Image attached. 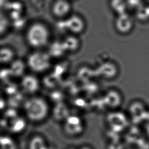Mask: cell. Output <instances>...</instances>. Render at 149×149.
Instances as JSON below:
<instances>
[{
	"label": "cell",
	"instance_id": "6da1fadb",
	"mask_svg": "<svg viewBox=\"0 0 149 149\" xmlns=\"http://www.w3.org/2000/svg\"><path fill=\"white\" fill-rule=\"evenodd\" d=\"M24 109L26 118L33 122L44 121L49 112V103L42 97H31L24 104Z\"/></svg>",
	"mask_w": 149,
	"mask_h": 149
},
{
	"label": "cell",
	"instance_id": "7a4b0ae2",
	"mask_svg": "<svg viewBox=\"0 0 149 149\" xmlns=\"http://www.w3.org/2000/svg\"><path fill=\"white\" fill-rule=\"evenodd\" d=\"M49 38L50 32L49 29L41 22L33 24L26 31V41L31 47L34 49H41L46 46Z\"/></svg>",
	"mask_w": 149,
	"mask_h": 149
},
{
	"label": "cell",
	"instance_id": "3957f363",
	"mask_svg": "<svg viewBox=\"0 0 149 149\" xmlns=\"http://www.w3.org/2000/svg\"><path fill=\"white\" fill-rule=\"evenodd\" d=\"M26 64L29 68L35 72H43L50 67L51 56L49 53L36 51L29 54L26 60Z\"/></svg>",
	"mask_w": 149,
	"mask_h": 149
},
{
	"label": "cell",
	"instance_id": "277c9868",
	"mask_svg": "<svg viewBox=\"0 0 149 149\" xmlns=\"http://www.w3.org/2000/svg\"><path fill=\"white\" fill-rule=\"evenodd\" d=\"M84 124L80 117L77 116H68L65 120L64 130L67 135L76 137L83 133Z\"/></svg>",
	"mask_w": 149,
	"mask_h": 149
},
{
	"label": "cell",
	"instance_id": "5b68a950",
	"mask_svg": "<svg viewBox=\"0 0 149 149\" xmlns=\"http://www.w3.org/2000/svg\"><path fill=\"white\" fill-rule=\"evenodd\" d=\"M64 27L74 34L83 32L85 28V22L83 18L77 15L69 16L64 22Z\"/></svg>",
	"mask_w": 149,
	"mask_h": 149
},
{
	"label": "cell",
	"instance_id": "8992f818",
	"mask_svg": "<svg viewBox=\"0 0 149 149\" xmlns=\"http://www.w3.org/2000/svg\"><path fill=\"white\" fill-rule=\"evenodd\" d=\"M20 83L22 90L29 94L36 93L40 88V83L38 79L33 75H24L22 77Z\"/></svg>",
	"mask_w": 149,
	"mask_h": 149
},
{
	"label": "cell",
	"instance_id": "52a82bcc",
	"mask_svg": "<svg viewBox=\"0 0 149 149\" xmlns=\"http://www.w3.org/2000/svg\"><path fill=\"white\" fill-rule=\"evenodd\" d=\"M71 6L68 0H56L52 7V11L55 16L63 18L68 15Z\"/></svg>",
	"mask_w": 149,
	"mask_h": 149
},
{
	"label": "cell",
	"instance_id": "ba28073f",
	"mask_svg": "<svg viewBox=\"0 0 149 149\" xmlns=\"http://www.w3.org/2000/svg\"><path fill=\"white\" fill-rule=\"evenodd\" d=\"M131 22L128 17L124 13L120 14L115 22V26L117 31L122 34H126L130 30Z\"/></svg>",
	"mask_w": 149,
	"mask_h": 149
},
{
	"label": "cell",
	"instance_id": "9c48e42d",
	"mask_svg": "<svg viewBox=\"0 0 149 149\" xmlns=\"http://www.w3.org/2000/svg\"><path fill=\"white\" fill-rule=\"evenodd\" d=\"M106 104L111 108H117L122 103V96L119 92L111 90L107 92L105 96Z\"/></svg>",
	"mask_w": 149,
	"mask_h": 149
},
{
	"label": "cell",
	"instance_id": "30bf717a",
	"mask_svg": "<svg viewBox=\"0 0 149 149\" xmlns=\"http://www.w3.org/2000/svg\"><path fill=\"white\" fill-rule=\"evenodd\" d=\"M62 43L65 52H74L79 49L80 44L79 39L74 36L67 37Z\"/></svg>",
	"mask_w": 149,
	"mask_h": 149
},
{
	"label": "cell",
	"instance_id": "8fae6325",
	"mask_svg": "<svg viewBox=\"0 0 149 149\" xmlns=\"http://www.w3.org/2000/svg\"><path fill=\"white\" fill-rule=\"evenodd\" d=\"M48 144L44 137L41 135H35L29 141L28 149H49Z\"/></svg>",
	"mask_w": 149,
	"mask_h": 149
},
{
	"label": "cell",
	"instance_id": "7c38bea8",
	"mask_svg": "<svg viewBox=\"0 0 149 149\" xmlns=\"http://www.w3.org/2000/svg\"><path fill=\"white\" fill-rule=\"evenodd\" d=\"M0 149H18L15 141L8 137L0 138Z\"/></svg>",
	"mask_w": 149,
	"mask_h": 149
},
{
	"label": "cell",
	"instance_id": "4fadbf2b",
	"mask_svg": "<svg viewBox=\"0 0 149 149\" xmlns=\"http://www.w3.org/2000/svg\"><path fill=\"white\" fill-rule=\"evenodd\" d=\"M26 127V121L24 119H18L14 124H12L10 129L13 133H21Z\"/></svg>",
	"mask_w": 149,
	"mask_h": 149
},
{
	"label": "cell",
	"instance_id": "5bb4252c",
	"mask_svg": "<svg viewBox=\"0 0 149 149\" xmlns=\"http://www.w3.org/2000/svg\"><path fill=\"white\" fill-rule=\"evenodd\" d=\"M9 20L4 14L0 13V35L3 34L8 30Z\"/></svg>",
	"mask_w": 149,
	"mask_h": 149
},
{
	"label": "cell",
	"instance_id": "9a60e30c",
	"mask_svg": "<svg viewBox=\"0 0 149 149\" xmlns=\"http://www.w3.org/2000/svg\"><path fill=\"white\" fill-rule=\"evenodd\" d=\"M111 8L115 12L120 14H123L124 9V3L122 0H111Z\"/></svg>",
	"mask_w": 149,
	"mask_h": 149
},
{
	"label": "cell",
	"instance_id": "2e32d148",
	"mask_svg": "<svg viewBox=\"0 0 149 149\" xmlns=\"http://www.w3.org/2000/svg\"><path fill=\"white\" fill-rule=\"evenodd\" d=\"M10 0H0V9L7 7Z\"/></svg>",
	"mask_w": 149,
	"mask_h": 149
},
{
	"label": "cell",
	"instance_id": "e0dca14e",
	"mask_svg": "<svg viewBox=\"0 0 149 149\" xmlns=\"http://www.w3.org/2000/svg\"><path fill=\"white\" fill-rule=\"evenodd\" d=\"M91 149L90 148H89L88 147H84L82 148H81V149Z\"/></svg>",
	"mask_w": 149,
	"mask_h": 149
},
{
	"label": "cell",
	"instance_id": "ac0fdd59",
	"mask_svg": "<svg viewBox=\"0 0 149 149\" xmlns=\"http://www.w3.org/2000/svg\"><path fill=\"white\" fill-rule=\"evenodd\" d=\"M68 1H71V0H68Z\"/></svg>",
	"mask_w": 149,
	"mask_h": 149
}]
</instances>
